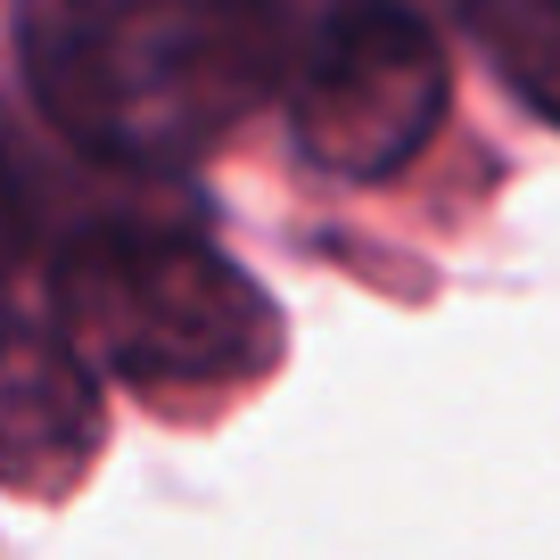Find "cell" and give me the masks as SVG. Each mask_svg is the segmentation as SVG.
I'll return each mask as SVG.
<instances>
[{
  "mask_svg": "<svg viewBox=\"0 0 560 560\" xmlns=\"http://www.w3.org/2000/svg\"><path fill=\"white\" fill-rule=\"evenodd\" d=\"M18 58L42 116L116 165H182L264 100L272 0H25Z\"/></svg>",
  "mask_w": 560,
  "mask_h": 560,
  "instance_id": "6da1fadb",
  "label": "cell"
},
{
  "mask_svg": "<svg viewBox=\"0 0 560 560\" xmlns=\"http://www.w3.org/2000/svg\"><path fill=\"white\" fill-rule=\"evenodd\" d=\"M58 330L132 387H231L280 354V314L207 240L83 231L50 264Z\"/></svg>",
  "mask_w": 560,
  "mask_h": 560,
  "instance_id": "7a4b0ae2",
  "label": "cell"
},
{
  "mask_svg": "<svg viewBox=\"0 0 560 560\" xmlns=\"http://www.w3.org/2000/svg\"><path fill=\"white\" fill-rule=\"evenodd\" d=\"M445 100H454L445 42L396 0H354L305 42L289 83V132L322 174L387 182L438 140Z\"/></svg>",
  "mask_w": 560,
  "mask_h": 560,
  "instance_id": "3957f363",
  "label": "cell"
},
{
  "mask_svg": "<svg viewBox=\"0 0 560 560\" xmlns=\"http://www.w3.org/2000/svg\"><path fill=\"white\" fill-rule=\"evenodd\" d=\"M100 363L67 330L0 314V487L58 494L100 454Z\"/></svg>",
  "mask_w": 560,
  "mask_h": 560,
  "instance_id": "277c9868",
  "label": "cell"
},
{
  "mask_svg": "<svg viewBox=\"0 0 560 560\" xmlns=\"http://www.w3.org/2000/svg\"><path fill=\"white\" fill-rule=\"evenodd\" d=\"M462 18L520 107L560 124V0H462Z\"/></svg>",
  "mask_w": 560,
  "mask_h": 560,
  "instance_id": "5b68a950",
  "label": "cell"
},
{
  "mask_svg": "<svg viewBox=\"0 0 560 560\" xmlns=\"http://www.w3.org/2000/svg\"><path fill=\"white\" fill-rule=\"evenodd\" d=\"M0 247L18 256V190H9V174H0Z\"/></svg>",
  "mask_w": 560,
  "mask_h": 560,
  "instance_id": "8992f818",
  "label": "cell"
}]
</instances>
